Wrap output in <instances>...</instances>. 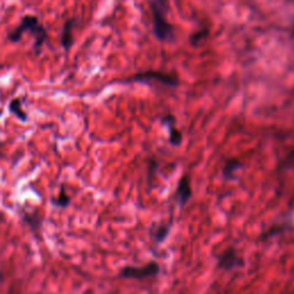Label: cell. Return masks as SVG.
I'll use <instances>...</instances> for the list:
<instances>
[{
    "label": "cell",
    "mask_w": 294,
    "mask_h": 294,
    "mask_svg": "<svg viewBox=\"0 0 294 294\" xmlns=\"http://www.w3.org/2000/svg\"><path fill=\"white\" fill-rule=\"evenodd\" d=\"M24 33H30L33 37V50L36 54H39L41 47L46 41L48 34L39 19L34 15H26L21 20L19 26H16L7 34L6 39L10 43H17L22 39Z\"/></svg>",
    "instance_id": "cell-1"
},
{
    "label": "cell",
    "mask_w": 294,
    "mask_h": 294,
    "mask_svg": "<svg viewBox=\"0 0 294 294\" xmlns=\"http://www.w3.org/2000/svg\"><path fill=\"white\" fill-rule=\"evenodd\" d=\"M151 10L153 15L154 33L160 40H169L174 30L168 22L165 14L168 12V0H152Z\"/></svg>",
    "instance_id": "cell-2"
},
{
    "label": "cell",
    "mask_w": 294,
    "mask_h": 294,
    "mask_svg": "<svg viewBox=\"0 0 294 294\" xmlns=\"http://www.w3.org/2000/svg\"><path fill=\"white\" fill-rule=\"evenodd\" d=\"M120 83H161V84L167 85V86H176L178 84V78L176 77L175 75L168 74V72L163 71H145V72H139V74L132 75L130 77L126 79H122V81H119Z\"/></svg>",
    "instance_id": "cell-3"
},
{
    "label": "cell",
    "mask_w": 294,
    "mask_h": 294,
    "mask_svg": "<svg viewBox=\"0 0 294 294\" xmlns=\"http://www.w3.org/2000/svg\"><path fill=\"white\" fill-rule=\"evenodd\" d=\"M160 264L158 262L152 261L148 262L147 264H145L144 267L136 268V267H127L124 268L122 272H121V276L124 278H130V279H146V278H152L157 277V276L160 274Z\"/></svg>",
    "instance_id": "cell-4"
},
{
    "label": "cell",
    "mask_w": 294,
    "mask_h": 294,
    "mask_svg": "<svg viewBox=\"0 0 294 294\" xmlns=\"http://www.w3.org/2000/svg\"><path fill=\"white\" fill-rule=\"evenodd\" d=\"M243 259L239 257L237 250L233 247H229L227 250H224L219 255V258H217V268L221 269V270H233L234 268L243 265Z\"/></svg>",
    "instance_id": "cell-5"
},
{
    "label": "cell",
    "mask_w": 294,
    "mask_h": 294,
    "mask_svg": "<svg viewBox=\"0 0 294 294\" xmlns=\"http://www.w3.org/2000/svg\"><path fill=\"white\" fill-rule=\"evenodd\" d=\"M176 196H177L178 205L181 206L182 208L190 201V199H191L192 196V186L191 179H190L189 176L185 175L179 179L177 191H176Z\"/></svg>",
    "instance_id": "cell-6"
},
{
    "label": "cell",
    "mask_w": 294,
    "mask_h": 294,
    "mask_svg": "<svg viewBox=\"0 0 294 294\" xmlns=\"http://www.w3.org/2000/svg\"><path fill=\"white\" fill-rule=\"evenodd\" d=\"M75 17H70V19L65 20L62 27L61 31V46L65 51H69L74 44V27L76 26Z\"/></svg>",
    "instance_id": "cell-7"
},
{
    "label": "cell",
    "mask_w": 294,
    "mask_h": 294,
    "mask_svg": "<svg viewBox=\"0 0 294 294\" xmlns=\"http://www.w3.org/2000/svg\"><path fill=\"white\" fill-rule=\"evenodd\" d=\"M163 123L168 127L169 130V140L172 145H179L182 143V133L181 131L175 128V121L171 115H167L162 119Z\"/></svg>",
    "instance_id": "cell-8"
},
{
    "label": "cell",
    "mask_w": 294,
    "mask_h": 294,
    "mask_svg": "<svg viewBox=\"0 0 294 294\" xmlns=\"http://www.w3.org/2000/svg\"><path fill=\"white\" fill-rule=\"evenodd\" d=\"M8 110L13 115H15L20 121H22V122H27L28 121V115L26 110L23 109L22 99L21 98H14L13 100H10L8 105Z\"/></svg>",
    "instance_id": "cell-9"
},
{
    "label": "cell",
    "mask_w": 294,
    "mask_h": 294,
    "mask_svg": "<svg viewBox=\"0 0 294 294\" xmlns=\"http://www.w3.org/2000/svg\"><path fill=\"white\" fill-rule=\"evenodd\" d=\"M241 167V162L237 159H230V160L227 161L226 165L223 168V175L226 176L227 178L233 177L234 172H236L238 169Z\"/></svg>",
    "instance_id": "cell-10"
},
{
    "label": "cell",
    "mask_w": 294,
    "mask_h": 294,
    "mask_svg": "<svg viewBox=\"0 0 294 294\" xmlns=\"http://www.w3.org/2000/svg\"><path fill=\"white\" fill-rule=\"evenodd\" d=\"M170 227L171 224L168 223V224H164V226H161L159 227L157 231H155L154 233V243L155 244H161L162 241H163L165 238L168 237L169 232H170Z\"/></svg>",
    "instance_id": "cell-11"
},
{
    "label": "cell",
    "mask_w": 294,
    "mask_h": 294,
    "mask_svg": "<svg viewBox=\"0 0 294 294\" xmlns=\"http://www.w3.org/2000/svg\"><path fill=\"white\" fill-rule=\"evenodd\" d=\"M207 34H208V29H207V28H202V29H199L198 31H196V33L190 37V41H191L193 45H196L201 40L205 39Z\"/></svg>",
    "instance_id": "cell-12"
},
{
    "label": "cell",
    "mask_w": 294,
    "mask_h": 294,
    "mask_svg": "<svg viewBox=\"0 0 294 294\" xmlns=\"http://www.w3.org/2000/svg\"><path fill=\"white\" fill-rule=\"evenodd\" d=\"M292 33H293V36H294V27H293V29H292Z\"/></svg>",
    "instance_id": "cell-13"
},
{
    "label": "cell",
    "mask_w": 294,
    "mask_h": 294,
    "mask_svg": "<svg viewBox=\"0 0 294 294\" xmlns=\"http://www.w3.org/2000/svg\"><path fill=\"white\" fill-rule=\"evenodd\" d=\"M0 143H1V141H0ZM0 145H1V144H0Z\"/></svg>",
    "instance_id": "cell-14"
}]
</instances>
